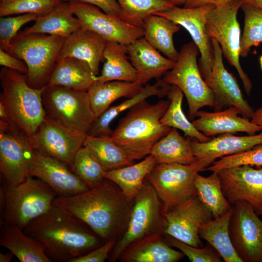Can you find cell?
<instances>
[{"label": "cell", "instance_id": "cell-1", "mask_svg": "<svg viewBox=\"0 0 262 262\" xmlns=\"http://www.w3.org/2000/svg\"><path fill=\"white\" fill-rule=\"evenodd\" d=\"M133 203L113 181L104 179L95 187L68 197L57 196L52 205L85 223L104 243L125 233Z\"/></svg>", "mask_w": 262, "mask_h": 262}, {"label": "cell", "instance_id": "cell-2", "mask_svg": "<svg viewBox=\"0 0 262 262\" xmlns=\"http://www.w3.org/2000/svg\"><path fill=\"white\" fill-rule=\"evenodd\" d=\"M23 230L41 243L52 261L69 262L104 243L83 221L54 205Z\"/></svg>", "mask_w": 262, "mask_h": 262}, {"label": "cell", "instance_id": "cell-3", "mask_svg": "<svg viewBox=\"0 0 262 262\" xmlns=\"http://www.w3.org/2000/svg\"><path fill=\"white\" fill-rule=\"evenodd\" d=\"M169 103V99L154 104L143 100L129 109L113 131L111 138L132 162L150 155L155 144L171 130L160 122Z\"/></svg>", "mask_w": 262, "mask_h": 262}, {"label": "cell", "instance_id": "cell-4", "mask_svg": "<svg viewBox=\"0 0 262 262\" xmlns=\"http://www.w3.org/2000/svg\"><path fill=\"white\" fill-rule=\"evenodd\" d=\"M0 103L5 107L11 125L30 138L46 116L44 88L31 87L25 74L5 67L0 72Z\"/></svg>", "mask_w": 262, "mask_h": 262}, {"label": "cell", "instance_id": "cell-5", "mask_svg": "<svg viewBox=\"0 0 262 262\" xmlns=\"http://www.w3.org/2000/svg\"><path fill=\"white\" fill-rule=\"evenodd\" d=\"M65 39L59 36L22 31L12 39L8 53L27 64L28 72L26 77L30 86L42 89L48 84Z\"/></svg>", "mask_w": 262, "mask_h": 262}, {"label": "cell", "instance_id": "cell-6", "mask_svg": "<svg viewBox=\"0 0 262 262\" xmlns=\"http://www.w3.org/2000/svg\"><path fill=\"white\" fill-rule=\"evenodd\" d=\"M1 186L5 200L4 224L22 230L33 220L48 212L58 196L49 185L30 176L16 185L2 181Z\"/></svg>", "mask_w": 262, "mask_h": 262}, {"label": "cell", "instance_id": "cell-7", "mask_svg": "<svg viewBox=\"0 0 262 262\" xmlns=\"http://www.w3.org/2000/svg\"><path fill=\"white\" fill-rule=\"evenodd\" d=\"M213 162L197 159L187 164H157L146 177L160 198L163 212H166L187 199L197 195L195 185L196 174Z\"/></svg>", "mask_w": 262, "mask_h": 262}, {"label": "cell", "instance_id": "cell-8", "mask_svg": "<svg viewBox=\"0 0 262 262\" xmlns=\"http://www.w3.org/2000/svg\"><path fill=\"white\" fill-rule=\"evenodd\" d=\"M198 49L194 42L183 45L173 68L163 80L179 87L185 95L189 107L188 116L193 120L199 109L205 106L215 108L213 93L200 73L197 62Z\"/></svg>", "mask_w": 262, "mask_h": 262}, {"label": "cell", "instance_id": "cell-9", "mask_svg": "<svg viewBox=\"0 0 262 262\" xmlns=\"http://www.w3.org/2000/svg\"><path fill=\"white\" fill-rule=\"evenodd\" d=\"M163 205L155 190L146 182L133 201L127 229L111 251L108 259L116 261L130 244L144 237L163 233Z\"/></svg>", "mask_w": 262, "mask_h": 262}, {"label": "cell", "instance_id": "cell-10", "mask_svg": "<svg viewBox=\"0 0 262 262\" xmlns=\"http://www.w3.org/2000/svg\"><path fill=\"white\" fill-rule=\"evenodd\" d=\"M42 101L47 116L73 130L86 134L96 119L87 91L46 85Z\"/></svg>", "mask_w": 262, "mask_h": 262}, {"label": "cell", "instance_id": "cell-11", "mask_svg": "<svg viewBox=\"0 0 262 262\" xmlns=\"http://www.w3.org/2000/svg\"><path fill=\"white\" fill-rule=\"evenodd\" d=\"M243 3L241 0H232L221 8L212 9L207 16L206 29L209 37L218 42L223 54L237 70L245 90L249 95L252 82L243 70L239 59L241 37L237 15Z\"/></svg>", "mask_w": 262, "mask_h": 262}, {"label": "cell", "instance_id": "cell-12", "mask_svg": "<svg viewBox=\"0 0 262 262\" xmlns=\"http://www.w3.org/2000/svg\"><path fill=\"white\" fill-rule=\"evenodd\" d=\"M229 231L242 262H262V220L248 203L239 201L232 205Z\"/></svg>", "mask_w": 262, "mask_h": 262}, {"label": "cell", "instance_id": "cell-13", "mask_svg": "<svg viewBox=\"0 0 262 262\" xmlns=\"http://www.w3.org/2000/svg\"><path fill=\"white\" fill-rule=\"evenodd\" d=\"M86 134L69 129L46 115L30 138L33 149L55 158L71 168Z\"/></svg>", "mask_w": 262, "mask_h": 262}, {"label": "cell", "instance_id": "cell-14", "mask_svg": "<svg viewBox=\"0 0 262 262\" xmlns=\"http://www.w3.org/2000/svg\"><path fill=\"white\" fill-rule=\"evenodd\" d=\"M69 2L74 15L79 20L81 28L97 33L107 41L127 46L144 36L142 27L103 13L93 5L76 1Z\"/></svg>", "mask_w": 262, "mask_h": 262}, {"label": "cell", "instance_id": "cell-15", "mask_svg": "<svg viewBox=\"0 0 262 262\" xmlns=\"http://www.w3.org/2000/svg\"><path fill=\"white\" fill-rule=\"evenodd\" d=\"M164 234L197 247L202 244L200 228L213 218L197 195L164 212Z\"/></svg>", "mask_w": 262, "mask_h": 262}, {"label": "cell", "instance_id": "cell-16", "mask_svg": "<svg viewBox=\"0 0 262 262\" xmlns=\"http://www.w3.org/2000/svg\"><path fill=\"white\" fill-rule=\"evenodd\" d=\"M214 7L211 4L190 8L174 6L154 14L169 19L188 32L200 53L198 65L203 78L210 73L213 62L212 39L207 33L206 23L208 13Z\"/></svg>", "mask_w": 262, "mask_h": 262}, {"label": "cell", "instance_id": "cell-17", "mask_svg": "<svg viewBox=\"0 0 262 262\" xmlns=\"http://www.w3.org/2000/svg\"><path fill=\"white\" fill-rule=\"evenodd\" d=\"M32 147L30 138L11 125L0 126V172L10 185L24 181L29 176Z\"/></svg>", "mask_w": 262, "mask_h": 262}, {"label": "cell", "instance_id": "cell-18", "mask_svg": "<svg viewBox=\"0 0 262 262\" xmlns=\"http://www.w3.org/2000/svg\"><path fill=\"white\" fill-rule=\"evenodd\" d=\"M224 195L233 205L239 201L248 203L256 214L262 215V167L243 165L217 172Z\"/></svg>", "mask_w": 262, "mask_h": 262}, {"label": "cell", "instance_id": "cell-19", "mask_svg": "<svg viewBox=\"0 0 262 262\" xmlns=\"http://www.w3.org/2000/svg\"><path fill=\"white\" fill-rule=\"evenodd\" d=\"M28 173L49 185L58 196H71L90 189L66 164L33 149Z\"/></svg>", "mask_w": 262, "mask_h": 262}, {"label": "cell", "instance_id": "cell-20", "mask_svg": "<svg viewBox=\"0 0 262 262\" xmlns=\"http://www.w3.org/2000/svg\"><path fill=\"white\" fill-rule=\"evenodd\" d=\"M213 62L210 73L203 79L213 93L216 111L224 106L234 107L244 117H252L254 111L244 99L237 81L233 75L224 66L222 51L218 42L212 38Z\"/></svg>", "mask_w": 262, "mask_h": 262}, {"label": "cell", "instance_id": "cell-21", "mask_svg": "<svg viewBox=\"0 0 262 262\" xmlns=\"http://www.w3.org/2000/svg\"><path fill=\"white\" fill-rule=\"evenodd\" d=\"M240 111L232 106L214 112L199 111L196 115L198 118L193 120L192 123L197 130L208 137L238 132L253 135L262 131L260 127L248 118L240 116Z\"/></svg>", "mask_w": 262, "mask_h": 262}, {"label": "cell", "instance_id": "cell-22", "mask_svg": "<svg viewBox=\"0 0 262 262\" xmlns=\"http://www.w3.org/2000/svg\"><path fill=\"white\" fill-rule=\"evenodd\" d=\"M106 43L97 33L81 28L65 39L57 61L68 57L84 61L97 76L100 64L105 62L104 51Z\"/></svg>", "mask_w": 262, "mask_h": 262}, {"label": "cell", "instance_id": "cell-23", "mask_svg": "<svg viewBox=\"0 0 262 262\" xmlns=\"http://www.w3.org/2000/svg\"><path fill=\"white\" fill-rule=\"evenodd\" d=\"M129 59L143 85L153 78L160 79L174 66L176 61L162 56L142 37L127 46Z\"/></svg>", "mask_w": 262, "mask_h": 262}, {"label": "cell", "instance_id": "cell-24", "mask_svg": "<svg viewBox=\"0 0 262 262\" xmlns=\"http://www.w3.org/2000/svg\"><path fill=\"white\" fill-rule=\"evenodd\" d=\"M185 255L173 249L164 233L144 237L128 245L118 259L121 262H178Z\"/></svg>", "mask_w": 262, "mask_h": 262}, {"label": "cell", "instance_id": "cell-25", "mask_svg": "<svg viewBox=\"0 0 262 262\" xmlns=\"http://www.w3.org/2000/svg\"><path fill=\"white\" fill-rule=\"evenodd\" d=\"M262 144V132L258 134L235 136L222 134L206 142L191 141L194 155L197 159L213 162L218 158L237 154Z\"/></svg>", "mask_w": 262, "mask_h": 262}, {"label": "cell", "instance_id": "cell-26", "mask_svg": "<svg viewBox=\"0 0 262 262\" xmlns=\"http://www.w3.org/2000/svg\"><path fill=\"white\" fill-rule=\"evenodd\" d=\"M171 88V85L160 79H157L152 85L147 84L134 96L110 107L95 120L86 134L92 136H110L113 131L110 124L120 113L150 97L167 96Z\"/></svg>", "mask_w": 262, "mask_h": 262}, {"label": "cell", "instance_id": "cell-27", "mask_svg": "<svg viewBox=\"0 0 262 262\" xmlns=\"http://www.w3.org/2000/svg\"><path fill=\"white\" fill-rule=\"evenodd\" d=\"M1 226L0 245L11 251L21 262H52L38 240L16 226L4 224Z\"/></svg>", "mask_w": 262, "mask_h": 262}, {"label": "cell", "instance_id": "cell-28", "mask_svg": "<svg viewBox=\"0 0 262 262\" xmlns=\"http://www.w3.org/2000/svg\"><path fill=\"white\" fill-rule=\"evenodd\" d=\"M139 82L95 81L87 90L90 102L96 118L117 99L131 98L143 88Z\"/></svg>", "mask_w": 262, "mask_h": 262}, {"label": "cell", "instance_id": "cell-29", "mask_svg": "<svg viewBox=\"0 0 262 262\" xmlns=\"http://www.w3.org/2000/svg\"><path fill=\"white\" fill-rule=\"evenodd\" d=\"M81 28L78 18L74 15L69 2L63 1L49 13L38 16L34 24L26 28L27 33H42L66 38Z\"/></svg>", "mask_w": 262, "mask_h": 262}, {"label": "cell", "instance_id": "cell-30", "mask_svg": "<svg viewBox=\"0 0 262 262\" xmlns=\"http://www.w3.org/2000/svg\"><path fill=\"white\" fill-rule=\"evenodd\" d=\"M96 76L86 62L68 57L57 61L47 85L87 91Z\"/></svg>", "mask_w": 262, "mask_h": 262}, {"label": "cell", "instance_id": "cell-31", "mask_svg": "<svg viewBox=\"0 0 262 262\" xmlns=\"http://www.w3.org/2000/svg\"><path fill=\"white\" fill-rule=\"evenodd\" d=\"M127 54V45L107 41L104 51L105 63L101 74L96 76L94 80L100 82H137V72L130 62Z\"/></svg>", "mask_w": 262, "mask_h": 262}, {"label": "cell", "instance_id": "cell-32", "mask_svg": "<svg viewBox=\"0 0 262 262\" xmlns=\"http://www.w3.org/2000/svg\"><path fill=\"white\" fill-rule=\"evenodd\" d=\"M157 164L155 158L150 154L136 164L106 171L104 177L118 186L126 198L133 203L147 175Z\"/></svg>", "mask_w": 262, "mask_h": 262}, {"label": "cell", "instance_id": "cell-33", "mask_svg": "<svg viewBox=\"0 0 262 262\" xmlns=\"http://www.w3.org/2000/svg\"><path fill=\"white\" fill-rule=\"evenodd\" d=\"M144 37L167 58L176 61L179 52L173 40V35L180 30V26L158 15H151L143 21Z\"/></svg>", "mask_w": 262, "mask_h": 262}, {"label": "cell", "instance_id": "cell-34", "mask_svg": "<svg viewBox=\"0 0 262 262\" xmlns=\"http://www.w3.org/2000/svg\"><path fill=\"white\" fill-rule=\"evenodd\" d=\"M191 141L189 138L185 139L181 136L177 129L171 128L153 146L150 154L155 158L157 164H190L197 160Z\"/></svg>", "mask_w": 262, "mask_h": 262}, {"label": "cell", "instance_id": "cell-35", "mask_svg": "<svg viewBox=\"0 0 262 262\" xmlns=\"http://www.w3.org/2000/svg\"><path fill=\"white\" fill-rule=\"evenodd\" d=\"M232 209L226 213L213 218L199 229L200 238L211 245L225 262H242L231 242L229 225Z\"/></svg>", "mask_w": 262, "mask_h": 262}, {"label": "cell", "instance_id": "cell-36", "mask_svg": "<svg viewBox=\"0 0 262 262\" xmlns=\"http://www.w3.org/2000/svg\"><path fill=\"white\" fill-rule=\"evenodd\" d=\"M195 185L198 196L211 211L213 218L220 216L231 210L232 205L224 195L217 173H213L208 177L197 173Z\"/></svg>", "mask_w": 262, "mask_h": 262}, {"label": "cell", "instance_id": "cell-37", "mask_svg": "<svg viewBox=\"0 0 262 262\" xmlns=\"http://www.w3.org/2000/svg\"><path fill=\"white\" fill-rule=\"evenodd\" d=\"M170 103L166 112L160 119L165 126L175 128L182 131L185 136L195 138L200 142H206L211 139L196 129L192 122L186 117L182 109L183 93L175 85H172L168 95Z\"/></svg>", "mask_w": 262, "mask_h": 262}, {"label": "cell", "instance_id": "cell-38", "mask_svg": "<svg viewBox=\"0 0 262 262\" xmlns=\"http://www.w3.org/2000/svg\"><path fill=\"white\" fill-rule=\"evenodd\" d=\"M83 146L88 147L106 171L131 165L124 150L110 136H92L86 134Z\"/></svg>", "mask_w": 262, "mask_h": 262}, {"label": "cell", "instance_id": "cell-39", "mask_svg": "<svg viewBox=\"0 0 262 262\" xmlns=\"http://www.w3.org/2000/svg\"><path fill=\"white\" fill-rule=\"evenodd\" d=\"M121 10V18L143 27L147 16L166 10L174 5L165 0H116Z\"/></svg>", "mask_w": 262, "mask_h": 262}, {"label": "cell", "instance_id": "cell-40", "mask_svg": "<svg viewBox=\"0 0 262 262\" xmlns=\"http://www.w3.org/2000/svg\"><path fill=\"white\" fill-rule=\"evenodd\" d=\"M71 170L89 187L93 188L104 179L106 170L92 151L83 146L78 151Z\"/></svg>", "mask_w": 262, "mask_h": 262}, {"label": "cell", "instance_id": "cell-41", "mask_svg": "<svg viewBox=\"0 0 262 262\" xmlns=\"http://www.w3.org/2000/svg\"><path fill=\"white\" fill-rule=\"evenodd\" d=\"M244 14V26L241 38L240 56L246 57L252 47L262 42V10L248 3L241 7Z\"/></svg>", "mask_w": 262, "mask_h": 262}, {"label": "cell", "instance_id": "cell-42", "mask_svg": "<svg viewBox=\"0 0 262 262\" xmlns=\"http://www.w3.org/2000/svg\"><path fill=\"white\" fill-rule=\"evenodd\" d=\"M62 1L63 0H0V16L28 13L44 16Z\"/></svg>", "mask_w": 262, "mask_h": 262}, {"label": "cell", "instance_id": "cell-43", "mask_svg": "<svg viewBox=\"0 0 262 262\" xmlns=\"http://www.w3.org/2000/svg\"><path fill=\"white\" fill-rule=\"evenodd\" d=\"M243 165L262 167V144L241 153L223 157L203 171L217 173L223 169Z\"/></svg>", "mask_w": 262, "mask_h": 262}, {"label": "cell", "instance_id": "cell-44", "mask_svg": "<svg viewBox=\"0 0 262 262\" xmlns=\"http://www.w3.org/2000/svg\"><path fill=\"white\" fill-rule=\"evenodd\" d=\"M167 243L171 246L179 249L191 262H220L221 257L216 249L209 243L203 248L187 244L172 236L164 234Z\"/></svg>", "mask_w": 262, "mask_h": 262}, {"label": "cell", "instance_id": "cell-45", "mask_svg": "<svg viewBox=\"0 0 262 262\" xmlns=\"http://www.w3.org/2000/svg\"><path fill=\"white\" fill-rule=\"evenodd\" d=\"M38 16L34 14H24L14 17L0 18V49L8 52L11 42L24 24L35 21Z\"/></svg>", "mask_w": 262, "mask_h": 262}, {"label": "cell", "instance_id": "cell-46", "mask_svg": "<svg viewBox=\"0 0 262 262\" xmlns=\"http://www.w3.org/2000/svg\"><path fill=\"white\" fill-rule=\"evenodd\" d=\"M116 242L115 239L110 240L89 253L74 258L69 262H103L108 259L109 254Z\"/></svg>", "mask_w": 262, "mask_h": 262}, {"label": "cell", "instance_id": "cell-47", "mask_svg": "<svg viewBox=\"0 0 262 262\" xmlns=\"http://www.w3.org/2000/svg\"><path fill=\"white\" fill-rule=\"evenodd\" d=\"M64 1H76L88 3L102 9L104 13L121 18V10L116 0H63Z\"/></svg>", "mask_w": 262, "mask_h": 262}, {"label": "cell", "instance_id": "cell-48", "mask_svg": "<svg viewBox=\"0 0 262 262\" xmlns=\"http://www.w3.org/2000/svg\"><path fill=\"white\" fill-rule=\"evenodd\" d=\"M0 65L26 75L28 67L26 63L0 49Z\"/></svg>", "mask_w": 262, "mask_h": 262}, {"label": "cell", "instance_id": "cell-49", "mask_svg": "<svg viewBox=\"0 0 262 262\" xmlns=\"http://www.w3.org/2000/svg\"><path fill=\"white\" fill-rule=\"evenodd\" d=\"M232 0H187L184 4V8H195L204 5L211 4L215 8L223 7Z\"/></svg>", "mask_w": 262, "mask_h": 262}, {"label": "cell", "instance_id": "cell-50", "mask_svg": "<svg viewBox=\"0 0 262 262\" xmlns=\"http://www.w3.org/2000/svg\"><path fill=\"white\" fill-rule=\"evenodd\" d=\"M251 121L262 129V107L254 111Z\"/></svg>", "mask_w": 262, "mask_h": 262}, {"label": "cell", "instance_id": "cell-51", "mask_svg": "<svg viewBox=\"0 0 262 262\" xmlns=\"http://www.w3.org/2000/svg\"><path fill=\"white\" fill-rule=\"evenodd\" d=\"M14 254L11 251L3 254L0 253V262H10L12 261Z\"/></svg>", "mask_w": 262, "mask_h": 262}, {"label": "cell", "instance_id": "cell-52", "mask_svg": "<svg viewBox=\"0 0 262 262\" xmlns=\"http://www.w3.org/2000/svg\"><path fill=\"white\" fill-rule=\"evenodd\" d=\"M243 3H246L254 6L262 10V0H241Z\"/></svg>", "mask_w": 262, "mask_h": 262}, {"label": "cell", "instance_id": "cell-53", "mask_svg": "<svg viewBox=\"0 0 262 262\" xmlns=\"http://www.w3.org/2000/svg\"><path fill=\"white\" fill-rule=\"evenodd\" d=\"M166 0L171 3L174 6H177V5H180L181 4H184L187 0Z\"/></svg>", "mask_w": 262, "mask_h": 262}, {"label": "cell", "instance_id": "cell-54", "mask_svg": "<svg viewBox=\"0 0 262 262\" xmlns=\"http://www.w3.org/2000/svg\"><path fill=\"white\" fill-rule=\"evenodd\" d=\"M260 63L261 68L262 70V55L260 58Z\"/></svg>", "mask_w": 262, "mask_h": 262}]
</instances>
